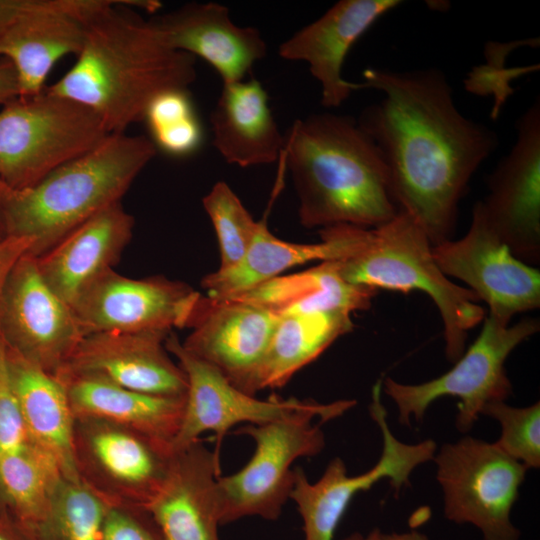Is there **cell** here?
<instances>
[{
  "label": "cell",
  "instance_id": "1",
  "mask_svg": "<svg viewBox=\"0 0 540 540\" xmlns=\"http://www.w3.org/2000/svg\"><path fill=\"white\" fill-rule=\"evenodd\" d=\"M360 88L382 92L357 123L378 147L398 209L432 246L451 239L459 202L478 167L497 149L495 131L464 116L437 68H367Z\"/></svg>",
  "mask_w": 540,
  "mask_h": 540
},
{
  "label": "cell",
  "instance_id": "2",
  "mask_svg": "<svg viewBox=\"0 0 540 540\" xmlns=\"http://www.w3.org/2000/svg\"><path fill=\"white\" fill-rule=\"evenodd\" d=\"M157 11L153 0H107L84 19V41L71 69L50 93L91 109L107 131L125 133L142 121L151 101L187 89L197 76L195 57L168 47L149 20L132 9Z\"/></svg>",
  "mask_w": 540,
  "mask_h": 540
},
{
  "label": "cell",
  "instance_id": "3",
  "mask_svg": "<svg viewBox=\"0 0 540 540\" xmlns=\"http://www.w3.org/2000/svg\"><path fill=\"white\" fill-rule=\"evenodd\" d=\"M281 156L304 227L375 228L399 212L378 147L350 116L323 112L296 120Z\"/></svg>",
  "mask_w": 540,
  "mask_h": 540
},
{
  "label": "cell",
  "instance_id": "4",
  "mask_svg": "<svg viewBox=\"0 0 540 540\" xmlns=\"http://www.w3.org/2000/svg\"><path fill=\"white\" fill-rule=\"evenodd\" d=\"M156 151L144 136L111 133L35 185L22 190L7 187V236L30 238L34 246L29 254H44L85 221L121 202Z\"/></svg>",
  "mask_w": 540,
  "mask_h": 540
},
{
  "label": "cell",
  "instance_id": "5",
  "mask_svg": "<svg viewBox=\"0 0 540 540\" xmlns=\"http://www.w3.org/2000/svg\"><path fill=\"white\" fill-rule=\"evenodd\" d=\"M330 261L348 283L426 293L442 319L446 357L451 362L462 356L468 331L485 317L478 297L441 272L427 234L404 211L375 228L350 225L348 250L340 259Z\"/></svg>",
  "mask_w": 540,
  "mask_h": 540
},
{
  "label": "cell",
  "instance_id": "6",
  "mask_svg": "<svg viewBox=\"0 0 540 540\" xmlns=\"http://www.w3.org/2000/svg\"><path fill=\"white\" fill-rule=\"evenodd\" d=\"M355 404L337 400L320 409L240 427L236 434L252 438L255 450L242 469L218 478L221 525L250 516L278 519L293 488V463L319 454L325 447L320 424L342 416Z\"/></svg>",
  "mask_w": 540,
  "mask_h": 540
},
{
  "label": "cell",
  "instance_id": "7",
  "mask_svg": "<svg viewBox=\"0 0 540 540\" xmlns=\"http://www.w3.org/2000/svg\"><path fill=\"white\" fill-rule=\"evenodd\" d=\"M110 133L91 109L48 92L16 97L0 110V179L29 188L89 152Z\"/></svg>",
  "mask_w": 540,
  "mask_h": 540
},
{
  "label": "cell",
  "instance_id": "8",
  "mask_svg": "<svg viewBox=\"0 0 540 540\" xmlns=\"http://www.w3.org/2000/svg\"><path fill=\"white\" fill-rule=\"evenodd\" d=\"M539 329L536 318L505 326L487 315L479 336L445 374L421 384H403L386 378L382 381L384 392L395 402L399 422L410 425L411 416L421 420L433 401L453 396L460 399L456 427L460 432L469 431L487 404L505 401L511 394L505 361Z\"/></svg>",
  "mask_w": 540,
  "mask_h": 540
},
{
  "label": "cell",
  "instance_id": "9",
  "mask_svg": "<svg viewBox=\"0 0 540 540\" xmlns=\"http://www.w3.org/2000/svg\"><path fill=\"white\" fill-rule=\"evenodd\" d=\"M434 460L448 520L474 525L483 540L520 539L510 515L528 469L524 464L473 437L443 445Z\"/></svg>",
  "mask_w": 540,
  "mask_h": 540
},
{
  "label": "cell",
  "instance_id": "10",
  "mask_svg": "<svg viewBox=\"0 0 540 540\" xmlns=\"http://www.w3.org/2000/svg\"><path fill=\"white\" fill-rule=\"evenodd\" d=\"M77 478L110 506L146 507L168 474V442L111 422L75 418Z\"/></svg>",
  "mask_w": 540,
  "mask_h": 540
},
{
  "label": "cell",
  "instance_id": "11",
  "mask_svg": "<svg viewBox=\"0 0 540 540\" xmlns=\"http://www.w3.org/2000/svg\"><path fill=\"white\" fill-rule=\"evenodd\" d=\"M382 381L372 388L369 412L382 433L383 447L379 461L370 470L348 476L345 463L334 458L323 475L311 483L303 469L295 468V479L290 494L303 521L304 540H333L337 526L353 497L387 478L397 495L409 485L412 471L422 463L434 459L436 444L425 440L418 444L399 441L390 431L387 412L381 402Z\"/></svg>",
  "mask_w": 540,
  "mask_h": 540
},
{
  "label": "cell",
  "instance_id": "12",
  "mask_svg": "<svg viewBox=\"0 0 540 540\" xmlns=\"http://www.w3.org/2000/svg\"><path fill=\"white\" fill-rule=\"evenodd\" d=\"M443 274L466 285L489 307L488 316L508 326L518 313L540 307V272L517 259L487 223L479 201L467 233L432 246Z\"/></svg>",
  "mask_w": 540,
  "mask_h": 540
},
{
  "label": "cell",
  "instance_id": "13",
  "mask_svg": "<svg viewBox=\"0 0 540 540\" xmlns=\"http://www.w3.org/2000/svg\"><path fill=\"white\" fill-rule=\"evenodd\" d=\"M201 294L163 276L128 278L110 269L71 306L84 335L97 332H172L188 327Z\"/></svg>",
  "mask_w": 540,
  "mask_h": 540
},
{
  "label": "cell",
  "instance_id": "14",
  "mask_svg": "<svg viewBox=\"0 0 540 540\" xmlns=\"http://www.w3.org/2000/svg\"><path fill=\"white\" fill-rule=\"evenodd\" d=\"M0 332L9 348L52 375L68 363L85 336L72 308L44 282L29 253L6 283Z\"/></svg>",
  "mask_w": 540,
  "mask_h": 540
},
{
  "label": "cell",
  "instance_id": "15",
  "mask_svg": "<svg viewBox=\"0 0 540 540\" xmlns=\"http://www.w3.org/2000/svg\"><path fill=\"white\" fill-rule=\"evenodd\" d=\"M516 142L489 175L479 201L484 217L511 253L526 264L540 261V100L516 122Z\"/></svg>",
  "mask_w": 540,
  "mask_h": 540
},
{
  "label": "cell",
  "instance_id": "16",
  "mask_svg": "<svg viewBox=\"0 0 540 540\" xmlns=\"http://www.w3.org/2000/svg\"><path fill=\"white\" fill-rule=\"evenodd\" d=\"M165 347L184 371L188 388L180 428L172 441L173 450L182 449L212 431L216 452L226 433L238 424H262L325 404L314 400L270 397L262 400L234 386L220 371L184 349L171 332Z\"/></svg>",
  "mask_w": 540,
  "mask_h": 540
},
{
  "label": "cell",
  "instance_id": "17",
  "mask_svg": "<svg viewBox=\"0 0 540 540\" xmlns=\"http://www.w3.org/2000/svg\"><path fill=\"white\" fill-rule=\"evenodd\" d=\"M279 316L236 298L201 296L182 346L247 393Z\"/></svg>",
  "mask_w": 540,
  "mask_h": 540
},
{
  "label": "cell",
  "instance_id": "18",
  "mask_svg": "<svg viewBox=\"0 0 540 540\" xmlns=\"http://www.w3.org/2000/svg\"><path fill=\"white\" fill-rule=\"evenodd\" d=\"M170 333L87 334L60 371L96 376L142 393L185 397L186 375L165 347Z\"/></svg>",
  "mask_w": 540,
  "mask_h": 540
},
{
  "label": "cell",
  "instance_id": "19",
  "mask_svg": "<svg viewBox=\"0 0 540 540\" xmlns=\"http://www.w3.org/2000/svg\"><path fill=\"white\" fill-rule=\"evenodd\" d=\"M399 0H341L321 17L295 32L278 48L280 57L306 62L321 86V103L337 108L358 89L342 77L353 44Z\"/></svg>",
  "mask_w": 540,
  "mask_h": 540
},
{
  "label": "cell",
  "instance_id": "20",
  "mask_svg": "<svg viewBox=\"0 0 540 540\" xmlns=\"http://www.w3.org/2000/svg\"><path fill=\"white\" fill-rule=\"evenodd\" d=\"M107 0H52L0 31V56L15 68L19 96L37 95L56 62L77 55L84 41V19Z\"/></svg>",
  "mask_w": 540,
  "mask_h": 540
},
{
  "label": "cell",
  "instance_id": "21",
  "mask_svg": "<svg viewBox=\"0 0 540 540\" xmlns=\"http://www.w3.org/2000/svg\"><path fill=\"white\" fill-rule=\"evenodd\" d=\"M149 22L168 47L208 62L223 84L242 81L267 53L260 31L236 25L222 4L188 3Z\"/></svg>",
  "mask_w": 540,
  "mask_h": 540
},
{
  "label": "cell",
  "instance_id": "22",
  "mask_svg": "<svg viewBox=\"0 0 540 540\" xmlns=\"http://www.w3.org/2000/svg\"><path fill=\"white\" fill-rule=\"evenodd\" d=\"M220 455L201 439L175 450L159 492L145 507L163 540H220Z\"/></svg>",
  "mask_w": 540,
  "mask_h": 540
},
{
  "label": "cell",
  "instance_id": "23",
  "mask_svg": "<svg viewBox=\"0 0 540 540\" xmlns=\"http://www.w3.org/2000/svg\"><path fill=\"white\" fill-rule=\"evenodd\" d=\"M134 218L117 202L35 257L49 288L70 307L81 292L113 269L133 235Z\"/></svg>",
  "mask_w": 540,
  "mask_h": 540
},
{
  "label": "cell",
  "instance_id": "24",
  "mask_svg": "<svg viewBox=\"0 0 540 540\" xmlns=\"http://www.w3.org/2000/svg\"><path fill=\"white\" fill-rule=\"evenodd\" d=\"M75 418L121 425L172 445L182 421L185 397L142 393L102 378L60 371Z\"/></svg>",
  "mask_w": 540,
  "mask_h": 540
},
{
  "label": "cell",
  "instance_id": "25",
  "mask_svg": "<svg viewBox=\"0 0 540 540\" xmlns=\"http://www.w3.org/2000/svg\"><path fill=\"white\" fill-rule=\"evenodd\" d=\"M210 119L213 144L228 163L250 167L281 157L284 136L258 80L223 84Z\"/></svg>",
  "mask_w": 540,
  "mask_h": 540
},
{
  "label": "cell",
  "instance_id": "26",
  "mask_svg": "<svg viewBox=\"0 0 540 540\" xmlns=\"http://www.w3.org/2000/svg\"><path fill=\"white\" fill-rule=\"evenodd\" d=\"M7 354L14 392L31 439L55 459L65 479L78 480L73 454L75 417L62 382L8 346Z\"/></svg>",
  "mask_w": 540,
  "mask_h": 540
},
{
  "label": "cell",
  "instance_id": "27",
  "mask_svg": "<svg viewBox=\"0 0 540 540\" xmlns=\"http://www.w3.org/2000/svg\"><path fill=\"white\" fill-rule=\"evenodd\" d=\"M321 242L291 243L277 238L259 221L255 238L242 261L232 269L206 275L202 287L211 298H228L247 291L286 270L311 261L340 259L348 240L345 225L320 229Z\"/></svg>",
  "mask_w": 540,
  "mask_h": 540
},
{
  "label": "cell",
  "instance_id": "28",
  "mask_svg": "<svg viewBox=\"0 0 540 540\" xmlns=\"http://www.w3.org/2000/svg\"><path fill=\"white\" fill-rule=\"evenodd\" d=\"M377 289L346 282L333 261H323L307 270L279 275L236 298L277 316L316 312H347L370 308Z\"/></svg>",
  "mask_w": 540,
  "mask_h": 540
},
{
  "label": "cell",
  "instance_id": "29",
  "mask_svg": "<svg viewBox=\"0 0 540 540\" xmlns=\"http://www.w3.org/2000/svg\"><path fill=\"white\" fill-rule=\"evenodd\" d=\"M351 313L316 312L280 316L247 393L285 386L340 336L353 329Z\"/></svg>",
  "mask_w": 540,
  "mask_h": 540
},
{
  "label": "cell",
  "instance_id": "30",
  "mask_svg": "<svg viewBox=\"0 0 540 540\" xmlns=\"http://www.w3.org/2000/svg\"><path fill=\"white\" fill-rule=\"evenodd\" d=\"M110 505L79 480L63 478L31 540H101Z\"/></svg>",
  "mask_w": 540,
  "mask_h": 540
},
{
  "label": "cell",
  "instance_id": "31",
  "mask_svg": "<svg viewBox=\"0 0 540 540\" xmlns=\"http://www.w3.org/2000/svg\"><path fill=\"white\" fill-rule=\"evenodd\" d=\"M156 148L172 156H188L203 142V129L187 89H172L156 96L144 119Z\"/></svg>",
  "mask_w": 540,
  "mask_h": 540
},
{
  "label": "cell",
  "instance_id": "32",
  "mask_svg": "<svg viewBox=\"0 0 540 540\" xmlns=\"http://www.w3.org/2000/svg\"><path fill=\"white\" fill-rule=\"evenodd\" d=\"M203 207L216 232L220 266L226 271L237 266L249 250L259 227L234 191L217 182L203 198Z\"/></svg>",
  "mask_w": 540,
  "mask_h": 540
},
{
  "label": "cell",
  "instance_id": "33",
  "mask_svg": "<svg viewBox=\"0 0 540 540\" xmlns=\"http://www.w3.org/2000/svg\"><path fill=\"white\" fill-rule=\"evenodd\" d=\"M539 45V38L516 40L507 43L488 42L485 45L484 55L486 63L474 66L464 80L465 89L479 96H493L491 118L496 120L506 103L514 93L510 83L522 75L539 70V64L522 67H506V59L513 50Z\"/></svg>",
  "mask_w": 540,
  "mask_h": 540
},
{
  "label": "cell",
  "instance_id": "34",
  "mask_svg": "<svg viewBox=\"0 0 540 540\" xmlns=\"http://www.w3.org/2000/svg\"><path fill=\"white\" fill-rule=\"evenodd\" d=\"M501 425V436L495 444L527 468L540 466V404L512 407L505 401L487 404L481 411Z\"/></svg>",
  "mask_w": 540,
  "mask_h": 540
},
{
  "label": "cell",
  "instance_id": "35",
  "mask_svg": "<svg viewBox=\"0 0 540 540\" xmlns=\"http://www.w3.org/2000/svg\"><path fill=\"white\" fill-rule=\"evenodd\" d=\"M36 446L19 409L9 369L7 345L0 332V459L21 454Z\"/></svg>",
  "mask_w": 540,
  "mask_h": 540
},
{
  "label": "cell",
  "instance_id": "36",
  "mask_svg": "<svg viewBox=\"0 0 540 540\" xmlns=\"http://www.w3.org/2000/svg\"><path fill=\"white\" fill-rule=\"evenodd\" d=\"M101 540H163V538L146 508L110 506Z\"/></svg>",
  "mask_w": 540,
  "mask_h": 540
},
{
  "label": "cell",
  "instance_id": "37",
  "mask_svg": "<svg viewBox=\"0 0 540 540\" xmlns=\"http://www.w3.org/2000/svg\"><path fill=\"white\" fill-rule=\"evenodd\" d=\"M33 246L34 241L27 237L6 236L0 240V303L11 272Z\"/></svg>",
  "mask_w": 540,
  "mask_h": 540
},
{
  "label": "cell",
  "instance_id": "38",
  "mask_svg": "<svg viewBox=\"0 0 540 540\" xmlns=\"http://www.w3.org/2000/svg\"><path fill=\"white\" fill-rule=\"evenodd\" d=\"M52 0H0V31L19 17L48 6Z\"/></svg>",
  "mask_w": 540,
  "mask_h": 540
},
{
  "label": "cell",
  "instance_id": "39",
  "mask_svg": "<svg viewBox=\"0 0 540 540\" xmlns=\"http://www.w3.org/2000/svg\"><path fill=\"white\" fill-rule=\"evenodd\" d=\"M19 96L17 74L12 63L6 59L0 61V105Z\"/></svg>",
  "mask_w": 540,
  "mask_h": 540
},
{
  "label": "cell",
  "instance_id": "40",
  "mask_svg": "<svg viewBox=\"0 0 540 540\" xmlns=\"http://www.w3.org/2000/svg\"><path fill=\"white\" fill-rule=\"evenodd\" d=\"M0 540H31V538L11 518L0 515Z\"/></svg>",
  "mask_w": 540,
  "mask_h": 540
},
{
  "label": "cell",
  "instance_id": "41",
  "mask_svg": "<svg viewBox=\"0 0 540 540\" xmlns=\"http://www.w3.org/2000/svg\"><path fill=\"white\" fill-rule=\"evenodd\" d=\"M379 540H429L425 535L412 531L407 533L380 534Z\"/></svg>",
  "mask_w": 540,
  "mask_h": 540
},
{
  "label": "cell",
  "instance_id": "42",
  "mask_svg": "<svg viewBox=\"0 0 540 540\" xmlns=\"http://www.w3.org/2000/svg\"><path fill=\"white\" fill-rule=\"evenodd\" d=\"M7 186L0 179V240L7 236L5 217V194Z\"/></svg>",
  "mask_w": 540,
  "mask_h": 540
},
{
  "label": "cell",
  "instance_id": "43",
  "mask_svg": "<svg viewBox=\"0 0 540 540\" xmlns=\"http://www.w3.org/2000/svg\"><path fill=\"white\" fill-rule=\"evenodd\" d=\"M381 532L379 529L375 528L370 531L367 535L361 533H354L344 538L343 540H379Z\"/></svg>",
  "mask_w": 540,
  "mask_h": 540
},
{
  "label": "cell",
  "instance_id": "44",
  "mask_svg": "<svg viewBox=\"0 0 540 540\" xmlns=\"http://www.w3.org/2000/svg\"><path fill=\"white\" fill-rule=\"evenodd\" d=\"M1 515V514H0Z\"/></svg>",
  "mask_w": 540,
  "mask_h": 540
}]
</instances>
